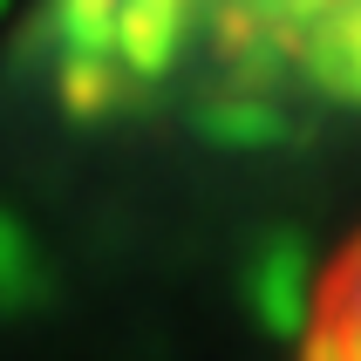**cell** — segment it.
Segmentation results:
<instances>
[{"mask_svg": "<svg viewBox=\"0 0 361 361\" xmlns=\"http://www.w3.org/2000/svg\"><path fill=\"white\" fill-rule=\"evenodd\" d=\"M35 48L55 102L89 123L361 116V0H41Z\"/></svg>", "mask_w": 361, "mask_h": 361, "instance_id": "cell-1", "label": "cell"}, {"mask_svg": "<svg viewBox=\"0 0 361 361\" xmlns=\"http://www.w3.org/2000/svg\"><path fill=\"white\" fill-rule=\"evenodd\" d=\"M300 361H361V232L321 266L300 314Z\"/></svg>", "mask_w": 361, "mask_h": 361, "instance_id": "cell-2", "label": "cell"}]
</instances>
